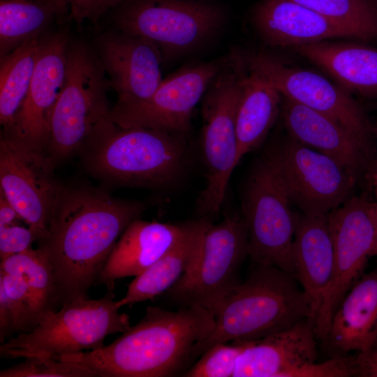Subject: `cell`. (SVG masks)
Here are the masks:
<instances>
[{
    "instance_id": "obj_1",
    "label": "cell",
    "mask_w": 377,
    "mask_h": 377,
    "mask_svg": "<svg viewBox=\"0 0 377 377\" xmlns=\"http://www.w3.org/2000/svg\"><path fill=\"white\" fill-rule=\"evenodd\" d=\"M145 209L81 183H60L48 229L38 241L54 273L64 304L89 298L114 245Z\"/></svg>"
},
{
    "instance_id": "obj_2",
    "label": "cell",
    "mask_w": 377,
    "mask_h": 377,
    "mask_svg": "<svg viewBox=\"0 0 377 377\" xmlns=\"http://www.w3.org/2000/svg\"><path fill=\"white\" fill-rule=\"evenodd\" d=\"M214 326L213 313L200 306H148L142 319L110 344L52 357L82 364L97 377L174 376L192 362L195 346Z\"/></svg>"
},
{
    "instance_id": "obj_3",
    "label": "cell",
    "mask_w": 377,
    "mask_h": 377,
    "mask_svg": "<svg viewBox=\"0 0 377 377\" xmlns=\"http://www.w3.org/2000/svg\"><path fill=\"white\" fill-rule=\"evenodd\" d=\"M184 135L161 129L124 128L108 116L80 150L87 171L119 185L156 188L181 177L188 166Z\"/></svg>"
},
{
    "instance_id": "obj_4",
    "label": "cell",
    "mask_w": 377,
    "mask_h": 377,
    "mask_svg": "<svg viewBox=\"0 0 377 377\" xmlns=\"http://www.w3.org/2000/svg\"><path fill=\"white\" fill-rule=\"evenodd\" d=\"M212 312L214 326L196 343L192 361L218 343L258 340L311 318V306L290 274L274 266L255 265Z\"/></svg>"
},
{
    "instance_id": "obj_5",
    "label": "cell",
    "mask_w": 377,
    "mask_h": 377,
    "mask_svg": "<svg viewBox=\"0 0 377 377\" xmlns=\"http://www.w3.org/2000/svg\"><path fill=\"white\" fill-rule=\"evenodd\" d=\"M110 88L94 48L69 40L65 80L52 112L44 149L55 163L79 152L97 125L109 116Z\"/></svg>"
},
{
    "instance_id": "obj_6",
    "label": "cell",
    "mask_w": 377,
    "mask_h": 377,
    "mask_svg": "<svg viewBox=\"0 0 377 377\" xmlns=\"http://www.w3.org/2000/svg\"><path fill=\"white\" fill-rule=\"evenodd\" d=\"M113 290L98 299L65 302L33 330L17 334L0 346V357L16 359L54 356L96 350L105 338L131 326L130 317L116 307Z\"/></svg>"
},
{
    "instance_id": "obj_7",
    "label": "cell",
    "mask_w": 377,
    "mask_h": 377,
    "mask_svg": "<svg viewBox=\"0 0 377 377\" xmlns=\"http://www.w3.org/2000/svg\"><path fill=\"white\" fill-rule=\"evenodd\" d=\"M212 81L201 100L200 147L206 183L198 203L209 218L221 211L229 179L238 165L236 119L243 64L238 51Z\"/></svg>"
},
{
    "instance_id": "obj_8",
    "label": "cell",
    "mask_w": 377,
    "mask_h": 377,
    "mask_svg": "<svg viewBox=\"0 0 377 377\" xmlns=\"http://www.w3.org/2000/svg\"><path fill=\"white\" fill-rule=\"evenodd\" d=\"M223 8L205 0H124L115 8V29L145 38L163 59L194 51L224 26Z\"/></svg>"
},
{
    "instance_id": "obj_9",
    "label": "cell",
    "mask_w": 377,
    "mask_h": 377,
    "mask_svg": "<svg viewBox=\"0 0 377 377\" xmlns=\"http://www.w3.org/2000/svg\"><path fill=\"white\" fill-rule=\"evenodd\" d=\"M292 205L266 151L252 168L242 193L248 257L253 264L274 266L294 276L292 246L298 213Z\"/></svg>"
},
{
    "instance_id": "obj_10",
    "label": "cell",
    "mask_w": 377,
    "mask_h": 377,
    "mask_svg": "<svg viewBox=\"0 0 377 377\" xmlns=\"http://www.w3.org/2000/svg\"><path fill=\"white\" fill-rule=\"evenodd\" d=\"M246 257L247 235L242 217L226 214L221 221L207 228L192 270L164 293L181 307L200 306L212 313L240 283L239 270Z\"/></svg>"
},
{
    "instance_id": "obj_11",
    "label": "cell",
    "mask_w": 377,
    "mask_h": 377,
    "mask_svg": "<svg viewBox=\"0 0 377 377\" xmlns=\"http://www.w3.org/2000/svg\"><path fill=\"white\" fill-rule=\"evenodd\" d=\"M267 151L290 202L301 213L326 215L353 196L358 179L333 158L288 135Z\"/></svg>"
},
{
    "instance_id": "obj_12",
    "label": "cell",
    "mask_w": 377,
    "mask_h": 377,
    "mask_svg": "<svg viewBox=\"0 0 377 377\" xmlns=\"http://www.w3.org/2000/svg\"><path fill=\"white\" fill-rule=\"evenodd\" d=\"M246 68L274 86L283 96L328 115L374 151L372 127L350 93L324 76L290 66L265 52H240Z\"/></svg>"
},
{
    "instance_id": "obj_13",
    "label": "cell",
    "mask_w": 377,
    "mask_h": 377,
    "mask_svg": "<svg viewBox=\"0 0 377 377\" xmlns=\"http://www.w3.org/2000/svg\"><path fill=\"white\" fill-rule=\"evenodd\" d=\"M374 203L352 196L327 214L334 251L332 282L313 320L318 341L325 339L332 317L345 295L362 275L377 242Z\"/></svg>"
},
{
    "instance_id": "obj_14",
    "label": "cell",
    "mask_w": 377,
    "mask_h": 377,
    "mask_svg": "<svg viewBox=\"0 0 377 377\" xmlns=\"http://www.w3.org/2000/svg\"><path fill=\"white\" fill-rule=\"evenodd\" d=\"M230 54L182 67L163 80L147 100L131 105H115L110 119L124 128H156L185 135L191 128L193 110Z\"/></svg>"
},
{
    "instance_id": "obj_15",
    "label": "cell",
    "mask_w": 377,
    "mask_h": 377,
    "mask_svg": "<svg viewBox=\"0 0 377 377\" xmlns=\"http://www.w3.org/2000/svg\"><path fill=\"white\" fill-rule=\"evenodd\" d=\"M55 165L44 151L1 133L0 192L40 239L48 229L60 183Z\"/></svg>"
},
{
    "instance_id": "obj_16",
    "label": "cell",
    "mask_w": 377,
    "mask_h": 377,
    "mask_svg": "<svg viewBox=\"0 0 377 377\" xmlns=\"http://www.w3.org/2000/svg\"><path fill=\"white\" fill-rule=\"evenodd\" d=\"M94 50L118 96L117 105L149 98L161 83L163 54L152 42L117 29L101 34Z\"/></svg>"
},
{
    "instance_id": "obj_17",
    "label": "cell",
    "mask_w": 377,
    "mask_h": 377,
    "mask_svg": "<svg viewBox=\"0 0 377 377\" xmlns=\"http://www.w3.org/2000/svg\"><path fill=\"white\" fill-rule=\"evenodd\" d=\"M69 37L66 31L40 37L38 60L29 90L10 128L1 133L44 151L52 112L66 71Z\"/></svg>"
},
{
    "instance_id": "obj_18",
    "label": "cell",
    "mask_w": 377,
    "mask_h": 377,
    "mask_svg": "<svg viewBox=\"0 0 377 377\" xmlns=\"http://www.w3.org/2000/svg\"><path fill=\"white\" fill-rule=\"evenodd\" d=\"M199 221L170 223L135 219L117 240L96 284L113 290L117 279L140 274L177 245Z\"/></svg>"
},
{
    "instance_id": "obj_19",
    "label": "cell",
    "mask_w": 377,
    "mask_h": 377,
    "mask_svg": "<svg viewBox=\"0 0 377 377\" xmlns=\"http://www.w3.org/2000/svg\"><path fill=\"white\" fill-rule=\"evenodd\" d=\"M281 114L293 139L333 158L357 179L369 170L374 151L331 117L283 96Z\"/></svg>"
},
{
    "instance_id": "obj_20",
    "label": "cell",
    "mask_w": 377,
    "mask_h": 377,
    "mask_svg": "<svg viewBox=\"0 0 377 377\" xmlns=\"http://www.w3.org/2000/svg\"><path fill=\"white\" fill-rule=\"evenodd\" d=\"M318 342L309 319L247 341L233 377H288L292 371L316 361Z\"/></svg>"
},
{
    "instance_id": "obj_21",
    "label": "cell",
    "mask_w": 377,
    "mask_h": 377,
    "mask_svg": "<svg viewBox=\"0 0 377 377\" xmlns=\"http://www.w3.org/2000/svg\"><path fill=\"white\" fill-rule=\"evenodd\" d=\"M377 342V269L362 274L336 309L321 342L331 357L364 353Z\"/></svg>"
},
{
    "instance_id": "obj_22",
    "label": "cell",
    "mask_w": 377,
    "mask_h": 377,
    "mask_svg": "<svg viewBox=\"0 0 377 377\" xmlns=\"http://www.w3.org/2000/svg\"><path fill=\"white\" fill-rule=\"evenodd\" d=\"M292 260L294 277L310 303L313 325L334 273V251L327 214H297Z\"/></svg>"
},
{
    "instance_id": "obj_23",
    "label": "cell",
    "mask_w": 377,
    "mask_h": 377,
    "mask_svg": "<svg viewBox=\"0 0 377 377\" xmlns=\"http://www.w3.org/2000/svg\"><path fill=\"white\" fill-rule=\"evenodd\" d=\"M251 21L268 45L295 47L336 38H353L315 10L293 0H263Z\"/></svg>"
},
{
    "instance_id": "obj_24",
    "label": "cell",
    "mask_w": 377,
    "mask_h": 377,
    "mask_svg": "<svg viewBox=\"0 0 377 377\" xmlns=\"http://www.w3.org/2000/svg\"><path fill=\"white\" fill-rule=\"evenodd\" d=\"M296 51L328 73L348 92L377 96V49L324 40L296 47Z\"/></svg>"
},
{
    "instance_id": "obj_25",
    "label": "cell",
    "mask_w": 377,
    "mask_h": 377,
    "mask_svg": "<svg viewBox=\"0 0 377 377\" xmlns=\"http://www.w3.org/2000/svg\"><path fill=\"white\" fill-rule=\"evenodd\" d=\"M211 223L209 218H200L195 228L177 245L135 276L125 295L116 301V307L120 309L126 305L152 300L189 273L198 262L204 234Z\"/></svg>"
},
{
    "instance_id": "obj_26",
    "label": "cell",
    "mask_w": 377,
    "mask_h": 377,
    "mask_svg": "<svg viewBox=\"0 0 377 377\" xmlns=\"http://www.w3.org/2000/svg\"><path fill=\"white\" fill-rule=\"evenodd\" d=\"M242 61L241 96L236 119L237 163L264 142L281 112L282 102L281 94L249 71Z\"/></svg>"
},
{
    "instance_id": "obj_27",
    "label": "cell",
    "mask_w": 377,
    "mask_h": 377,
    "mask_svg": "<svg viewBox=\"0 0 377 377\" xmlns=\"http://www.w3.org/2000/svg\"><path fill=\"white\" fill-rule=\"evenodd\" d=\"M0 269L24 279L36 327L64 304L52 267L39 248L6 258L1 260Z\"/></svg>"
},
{
    "instance_id": "obj_28",
    "label": "cell",
    "mask_w": 377,
    "mask_h": 377,
    "mask_svg": "<svg viewBox=\"0 0 377 377\" xmlns=\"http://www.w3.org/2000/svg\"><path fill=\"white\" fill-rule=\"evenodd\" d=\"M65 17L54 0H0V57L41 37L54 18Z\"/></svg>"
},
{
    "instance_id": "obj_29",
    "label": "cell",
    "mask_w": 377,
    "mask_h": 377,
    "mask_svg": "<svg viewBox=\"0 0 377 377\" xmlns=\"http://www.w3.org/2000/svg\"><path fill=\"white\" fill-rule=\"evenodd\" d=\"M40 38L25 41L0 57V123L8 131L29 88L38 60Z\"/></svg>"
},
{
    "instance_id": "obj_30",
    "label": "cell",
    "mask_w": 377,
    "mask_h": 377,
    "mask_svg": "<svg viewBox=\"0 0 377 377\" xmlns=\"http://www.w3.org/2000/svg\"><path fill=\"white\" fill-rule=\"evenodd\" d=\"M360 40L377 39V3L372 0H293Z\"/></svg>"
},
{
    "instance_id": "obj_31",
    "label": "cell",
    "mask_w": 377,
    "mask_h": 377,
    "mask_svg": "<svg viewBox=\"0 0 377 377\" xmlns=\"http://www.w3.org/2000/svg\"><path fill=\"white\" fill-rule=\"evenodd\" d=\"M0 377H97L89 368L52 356H32L0 371Z\"/></svg>"
},
{
    "instance_id": "obj_32",
    "label": "cell",
    "mask_w": 377,
    "mask_h": 377,
    "mask_svg": "<svg viewBox=\"0 0 377 377\" xmlns=\"http://www.w3.org/2000/svg\"><path fill=\"white\" fill-rule=\"evenodd\" d=\"M247 342V341H246ZM246 342L218 343L206 350L186 377H233L238 357Z\"/></svg>"
},
{
    "instance_id": "obj_33",
    "label": "cell",
    "mask_w": 377,
    "mask_h": 377,
    "mask_svg": "<svg viewBox=\"0 0 377 377\" xmlns=\"http://www.w3.org/2000/svg\"><path fill=\"white\" fill-rule=\"evenodd\" d=\"M0 283L5 288L14 316L15 334L31 332L36 322L24 279L18 274L0 269Z\"/></svg>"
},
{
    "instance_id": "obj_34",
    "label": "cell",
    "mask_w": 377,
    "mask_h": 377,
    "mask_svg": "<svg viewBox=\"0 0 377 377\" xmlns=\"http://www.w3.org/2000/svg\"><path fill=\"white\" fill-rule=\"evenodd\" d=\"M360 376L357 353L337 356L320 362L309 364L292 371L288 377Z\"/></svg>"
},
{
    "instance_id": "obj_35",
    "label": "cell",
    "mask_w": 377,
    "mask_h": 377,
    "mask_svg": "<svg viewBox=\"0 0 377 377\" xmlns=\"http://www.w3.org/2000/svg\"><path fill=\"white\" fill-rule=\"evenodd\" d=\"M66 15L67 20L81 26L85 21L96 25L111 9H115L124 0H54Z\"/></svg>"
},
{
    "instance_id": "obj_36",
    "label": "cell",
    "mask_w": 377,
    "mask_h": 377,
    "mask_svg": "<svg viewBox=\"0 0 377 377\" xmlns=\"http://www.w3.org/2000/svg\"><path fill=\"white\" fill-rule=\"evenodd\" d=\"M39 239L40 236L29 226L20 223L0 226L1 260L32 248V244Z\"/></svg>"
},
{
    "instance_id": "obj_37",
    "label": "cell",
    "mask_w": 377,
    "mask_h": 377,
    "mask_svg": "<svg viewBox=\"0 0 377 377\" xmlns=\"http://www.w3.org/2000/svg\"><path fill=\"white\" fill-rule=\"evenodd\" d=\"M14 334H15L14 316L5 288L0 283V343H4L13 337Z\"/></svg>"
},
{
    "instance_id": "obj_38",
    "label": "cell",
    "mask_w": 377,
    "mask_h": 377,
    "mask_svg": "<svg viewBox=\"0 0 377 377\" xmlns=\"http://www.w3.org/2000/svg\"><path fill=\"white\" fill-rule=\"evenodd\" d=\"M357 355L360 377H377V342L368 352Z\"/></svg>"
},
{
    "instance_id": "obj_39",
    "label": "cell",
    "mask_w": 377,
    "mask_h": 377,
    "mask_svg": "<svg viewBox=\"0 0 377 377\" xmlns=\"http://www.w3.org/2000/svg\"><path fill=\"white\" fill-rule=\"evenodd\" d=\"M20 221H23L22 218L4 195L0 192V226L19 223Z\"/></svg>"
},
{
    "instance_id": "obj_40",
    "label": "cell",
    "mask_w": 377,
    "mask_h": 377,
    "mask_svg": "<svg viewBox=\"0 0 377 377\" xmlns=\"http://www.w3.org/2000/svg\"><path fill=\"white\" fill-rule=\"evenodd\" d=\"M374 185L376 196L377 198V171H375L374 174Z\"/></svg>"
},
{
    "instance_id": "obj_41",
    "label": "cell",
    "mask_w": 377,
    "mask_h": 377,
    "mask_svg": "<svg viewBox=\"0 0 377 377\" xmlns=\"http://www.w3.org/2000/svg\"><path fill=\"white\" fill-rule=\"evenodd\" d=\"M374 216H375L376 221V223H377V203H374Z\"/></svg>"
},
{
    "instance_id": "obj_42",
    "label": "cell",
    "mask_w": 377,
    "mask_h": 377,
    "mask_svg": "<svg viewBox=\"0 0 377 377\" xmlns=\"http://www.w3.org/2000/svg\"><path fill=\"white\" fill-rule=\"evenodd\" d=\"M377 256V242L374 248L373 252H372V256Z\"/></svg>"
},
{
    "instance_id": "obj_43",
    "label": "cell",
    "mask_w": 377,
    "mask_h": 377,
    "mask_svg": "<svg viewBox=\"0 0 377 377\" xmlns=\"http://www.w3.org/2000/svg\"><path fill=\"white\" fill-rule=\"evenodd\" d=\"M372 1H374L375 3H377V0H372Z\"/></svg>"
},
{
    "instance_id": "obj_44",
    "label": "cell",
    "mask_w": 377,
    "mask_h": 377,
    "mask_svg": "<svg viewBox=\"0 0 377 377\" xmlns=\"http://www.w3.org/2000/svg\"><path fill=\"white\" fill-rule=\"evenodd\" d=\"M375 171H377V166H376V170H375Z\"/></svg>"
}]
</instances>
